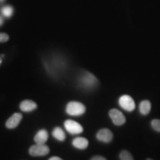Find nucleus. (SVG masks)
Segmentation results:
<instances>
[{
    "label": "nucleus",
    "mask_w": 160,
    "mask_h": 160,
    "mask_svg": "<svg viewBox=\"0 0 160 160\" xmlns=\"http://www.w3.org/2000/svg\"><path fill=\"white\" fill-rule=\"evenodd\" d=\"M52 135L56 139L59 140L60 142H63L65 140V133L63 131V130L59 127H56L53 130L52 132Z\"/></svg>",
    "instance_id": "nucleus-13"
},
{
    "label": "nucleus",
    "mask_w": 160,
    "mask_h": 160,
    "mask_svg": "<svg viewBox=\"0 0 160 160\" xmlns=\"http://www.w3.org/2000/svg\"><path fill=\"white\" fill-rule=\"evenodd\" d=\"M151 104L148 100H144L139 104V111L142 115L148 114L151 111Z\"/></svg>",
    "instance_id": "nucleus-12"
},
{
    "label": "nucleus",
    "mask_w": 160,
    "mask_h": 160,
    "mask_svg": "<svg viewBox=\"0 0 160 160\" xmlns=\"http://www.w3.org/2000/svg\"><path fill=\"white\" fill-rule=\"evenodd\" d=\"M19 108L20 110L23 112H31L37 108V104L32 100L26 99L21 102Z\"/></svg>",
    "instance_id": "nucleus-9"
},
{
    "label": "nucleus",
    "mask_w": 160,
    "mask_h": 160,
    "mask_svg": "<svg viewBox=\"0 0 160 160\" xmlns=\"http://www.w3.org/2000/svg\"><path fill=\"white\" fill-rule=\"evenodd\" d=\"M146 160H153V159H147Z\"/></svg>",
    "instance_id": "nucleus-22"
},
{
    "label": "nucleus",
    "mask_w": 160,
    "mask_h": 160,
    "mask_svg": "<svg viewBox=\"0 0 160 160\" xmlns=\"http://www.w3.org/2000/svg\"><path fill=\"white\" fill-rule=\"evenodd\" d=\"M65 111L68 115L78 117V116L83 115L85 113L86 108L82 103L79 102L72 101L68 103Z\"/></svg>",
    "instance_id": "nucleus-2"
},
{
    "label": "nucleus",
    "mask_w": 160,
    "mask_h": 160,
    "mask_svg": "<svg viewBox=\"0 0 160 160\" xmlns=\"http://www.w3.org/2000/svg\"><path fill=\"white\" fill-rule=\"evenodd\" d=\"M3 1V0H0V2H2Z\"/></svg>",
    "instance_id": "nucleus-23"
},
{
    "label": "nucleus",
    "mask_w": 160,
    "mask_h": 160,
    "mask_svg": "<svg viewBox=\"0 0 160 160\" xmlns=\"http://www.w3.org/2000/svg\"><path fill=\"white\" fill-rule=\"evenodd\" d=\"M109 117H111L113 124L117 126L122 125L125 123L126 118L121 111L117 109H111L109 111Z\"/></svg>",
    "instance_id": "nucleus-6"
},
{
    "label": "nucleus",
    "mask_w": 160,
    "mask_h": 160,
    "mask_svg": "<svg viewBox=\"0 0 160 160\" xmlns=\"http://www.w3.org/2000/svg\"><path fill=\"white\" fill-rule=\"evenodd\" d=\"M9 39V36L7 33H0V43L6 42L8 41Z\"/></svg>",
    "instance_id": "nucleus-17"
},
{
    "label": "nucleus",
    "mask_w": 160,
    "mask_h": 160,
    "mask_svg": "<svg viewBox=\"0 0 160 160\" xmlns=\"http://www.w3.org/2000/svg\"><path fill=\"white\" fill-rule=\"evenodd\" d=\"M64 126H65L66 131L71 134H79L83 132L82 126L78 123L77 122L72 119H67L64 122Z\"/></svg>",
    "instance_id": "nucleus-4"
},
{
    "label": "nucleus",
    "mask_w": 160,
    "mask_h": 160,
    "mask_svg": "<svg viewBox=\"0 0 160 160\" xmlns=\"http://www.w3.org/2000/svg\"><path fill=\"white\" fill-rule=\"evenodd\" d=\"M2 24H3V19L0 17V26L2 25Z\"/></svg>",
    "instance_id": "nucleus-20"
},
{
    "label": "nucleus",
    "mask_w": 160,
    "mask_h": 160,
    "mask_svg": "<svg viewBox=\"0 0 160 160\" xmlns=\"http://www.w3.org/2000/svg\"><path fill=\"white\" fill-rule=\"evenodd\" d=\"M119 104L124 110L127 111H133L135 109V102L133 98L128 95H123L120 97Z\"/></svg>",
    "instance_id": "nucleus-5"
},
{
    "label": "nucleus",
    "mask_w": 160,
    "mask_h": 160,
    "mask_svg": "<svg viewBox=\"0 0 160 160\" xmlns=\"http://www.w3.org/2000/svg\"><path fill=\"white\" fill-rule=\"evenodd\" d=\"M90 160H107L102 156H94L91 158Z\"/></svg>",
    "instance_id": "nucleus-18"
},
{
    "label": "nucleus",
    "mask_w": 160,
    "mask_h": 160,
    "mask_svg": "<svg viewBox=\"0 0 160 160\" xmlns=\"http://www.w3.org/2000/svg\"><path fill=\"white\" fill-rule=\"evenodd\" d=\"M2 14L6 17H10L13 13V8L11 6H5L2 8Z\"/></svg>",
    "instance_id": "nucleus-15"
},
{
    "label": "nucleus",
    "mask_w": 160,
    "mask_h": 160,
    "mask_svg": "<svg viewBox=\"0 0 160 160\" xmlns=\"http://www.w3.org/2000/svg\"><path fill=\"white\" fill-rule=\"evenodd\" d=\"M29 154L33 157H44L48 155L50 152V148L48 146L45 144H36L32 145L29 149Z\"/></svg>",
    "instance_id": "nucleus-3"
},
{
    "label": "nucleus",
    "mask_w": 160,
    "mask_h": 160,
    "mask_svg": "<svg viewBox=\"0 0 160 160\" xmlns=\"http://www.w3.org/2000/svg\"><path fill=\"white\" fill-rule=\"evenodd\" d=\"M113 133L108 128H102L99 130L97 133V139L100 142L105 143L111 142L113 139Z\"/></svg>",
    "instance_id": "nucleus-7"
},
{
    "label": "nucleus",
    "mask_w": 160,
    "mask_h": 160,
    "mask_svg": "<svg viewBox=\"0 0 160 160\" xmlns=\"http://www.w3.org/2000/svg\"><path fill=\"white\" fill-rule=\"evenodd\" d=\"M22 119V115L20 113H15L6 121L5 126L8 129L16 128Z\"/></svg>",
    "instance_id": "nucleus-8"
},
{
    "label": "nucleus",
    "mask_w": 160,
    "mask_h": 160,
    "mask_svg": "<svg viewBox=\"0 0 160 160\" xmlns=\"http://www.w3.org/2000/svg\"><path fill=\"white\" fill-rule=\"evenodd\" d=\"M119 159L120 160H133V156L131 155V153L129 151H121V153H119Z\"/></svg>",
    "instance_id": "nucleus-14"
},
{
    "label": "nucleus",
    "mask_w": 160,
    "mask_h": 160,
    "mask_svg": "<svg viewBox=\"0 0 160 160\" xmlns=\"http://www.w3.org/2000/svg\"><path fill=\"white\" fill-rule=\"evenodd\" d=\"M73 146L79 150H85L88 147V140L85 137H77L72 142Z\"/></svg>",
    "instance_id": "nucleus-10"
},
{
    "label": "nucleus",
    "mask_w": 160,
    "mask_h": 160,
    "mask_svg": "<svg viewBox=\"0 0 160 160\" xmlns=\"http://www.w3.org/2000/svg\"><path fill=\"white\" fill-rule=\"evenodd\" d=\"M48 139V133L45 129H42L37 132L34 137V142L37 144H45Z\"/></svg>",
    "instance_id": "nucleus-11"
},
{
    "label": "nucleus",
    "mask_w": 160,
    "mask_h": 160,
    "mask_svg": "<svg viewBox=\"0 0 160 160\" xmlns=\"http://www.w3.org/2000/svg\"><path fill=\"white\" fill-rule=\"evenodd\" d=\"M78 82L82 88L91 91L97 87L99 81L97 78L91 73L88 71H84L80 74L78 79Z\"/></svg>",
    "instance_id": "nucleus-1"
},
{
    "label": "nucleus",
    "mask_w": 160,
    "mask_h": 160,
    "mask_svg": "<svg viewBox=\"0 0 160 160\" xmlns=\"http://www.w3.org/2000/svg\"><path fill=\"white\" fill-rule=\"evenodd\" d=\"M2 58L0 57V66L2 65Z\"/></svg>",
    "instance_id": "nucleus-21"
},
{
    "label": "nucleus",
    "mask_w": 160,
    "mask_h": 160,
    "mask_svg": "<svg viewBox=\"0 0 160 160\" xmlns=\"http://www.w3.org/2000/svg\"><path fill=\"white\" fill-rule=\"evenodd\" d=\"M151 127L156 131L160 132V120L159 119H153L151 122Z\"/></svg>",
    "instance_id": "nucleus-16"
},
{
    "label": "nucleus",
    "mask_w": 160,
    "mask_h": 160,
    "mask_svg": "<svg viewBox=\"0 0 160 160\" xmlns=\"http://www.w3.org/2000/svg\"><path fill=\"white\" fill-rule=\"evenodd\" d=\"M48 160H63V159H61V158L59 157H53L50 158Z\"/></svg>",
    "instance_id": "nucleus-19"
}]
</instances>
